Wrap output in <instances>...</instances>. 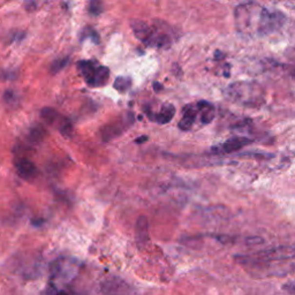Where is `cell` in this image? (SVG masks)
I'll list each match as a JSON object with an SVG mask.
<instances>
[{
	"label": "cell",
	"instance_id": "1",
	"mask_svg": "<svg viewBox=\"0 0 295 295\" xmlns=\"http://www.w3.org/2000/svg\"><path fill=\"white\" fill-rule=\"evenodd\" d=\"M286 18L281 12L270 11L256 1H246L234 9L236 31L246 38H262L283 28Z\"/></svg>",
	"mask_w": 295,
	"mask_h": 295
},
{
	"label": "cell",
	"instance_id": "2",
	"mask_svg": "<svg viewBox=\"0 0 295 295\" xmlns=\"http://www.w3.org/2000/svg\"><path fill=\"white\" fill-rule=\"evenodd\" d=\"M225 96L232 103L246 107H259L265 101V90L252 81H237L227 85Z\"/></svg>",
	"mask_w": 295,
	"mask_h": 295
},
{
	"label": "cell",
	"instance_id": "3",
	"mask_svg": "<svg viewBox=\"0 0 295 295\" xmlns=\"http://www.w3.org/2000/svg\"><path fill=\"white\" fill-rule=\"evenodd\" d=\"M234 258L240 265L246 263L286 262L295 258V246H278L271 249L247 254V255H236Z\"/></svg>",
	"mask_w": 295,
	"mask_h": 295
},
{
	"label": "cell",
	"instance_id": "4",
	"mask_svg": "<svg viewBox=\"0 0 295 295\" xmlns=\"http://www.w3.org/2000/svg\"><path fill=\"white\" fill-rule=\"evenodd\" d=\"M242 266L249 275L256 278L283 277V275L292 274L295 270L294 264L286 262L246 263Z\"/></svg>",
	"mask_w": 295,
	"mask_h": 295
},
{
	"label": "cell",
	"instance_id": "5",
	"mask_svg": "<svg viewBox=\"0 0 295 295\" xmlns=\"http://www.w3.org/2000/svg\"><path fill=\"white\" fill-rule=\"evenodd\" d=\"M252 143V139L248 138H243V136H237V138H232L227 141H225L223 144L219 147L212 148V151L215 154H232V152L239 151L246 145Z\"/></svg>",
	"mask_w": 295,
	"mask_h": 295
},
{
	"label": "cell",
	"instance_id": "6",
	"mask_svg": "<svg viewBox=\"0 0 295 295\" xmlns=\"http://www.w3.org/2000/svg\"><path fill=\"white\" fill-rule=\"evenodd\" d=\"M131 27L133 31H134V35L138 38L141 42H143L144 44L149 45L150 44V40L152 36H154L155 31L149 27V24L147 22L142 21V20H132L131 22Z\"/></svg>",
	"mask_w": 295,
	"mask_h": 295
},
{
	"label": "cell",
	"instance_id": "7",
	"mask_svg": "<svg viewBox=\"0 0 295 295\" xmlns=\"http://www.w3.org/2000/svg\"><path fill=\"white\" fill-rule=\"evenodd\" d=\"M15 167H17L18 173L24 179H34L37 176L38 170L33 161H30L28 158H18L14 161Z\"/></svg>",
	"mask_w": 295,
	"mask_h": 295
},
{
	"label": "cell",
	"instance_id": "8",
	"mask_svg": "<svg viewBox=\"0 0 295 295\" xmlns=\"http://www.w3.org/2000/svg\"><path fill=\"white\" fill-rule=\"evenodd\" d=\"M136 240H138V245L141 243L148 242L149 240V224L147 217L141 216L136 221Z\"/></svg>",
	"mask_w": 295,
	"mask_h": 295
},
{
	"label": "cell",
	"instance_id": "9",
	"mask_svg": "<svg viewBox=\"0 0 295 295\" xmlns=\"http://www.w3.org/2000/svg\"><path fill=\"white\" fill-rule=\"evenodd\" d=\"M197 106L199 109V114H201V122L203 125H209L215 119L216 110L212 104L208 103V101H198Z\"/></svg>",
	"mask_w": 295,
	"mask_h": 295
},
{
	"label": "cell",
	"instance_id": "10",
	"mask_svg": "<svg viewBox=\"0 0 295 295\" xmlns=\"http://www.w3.org/2000/svg\"><path fill=\"white\" fill-rule=\"evenodd\" d=\"M79 68L82 74H83L85 81L90 85H94L95 83V75H96L97 68L95 67L94 62L91 61H80L79 62Z\"/></svg>",
	"mask_w": 295,
	"mask_h": 295
},
{
	"label": "cell",
	"instance_id": "11",
	"mask_svg": "<svg viewBox=\"0 0 295 295\" xmlns=\"http://www.w3.org/2000/svg\"><path fill=\"white\" fill-rule=\"evenodd\" d=\"M174 114H176V107L172 104H166V105L161 107L160 112L155 117V120L161 123V125H165V123L170 122L173 119Z\"/></svg>",
	"mask_w": 295,
	"mask_h": 295
},
{
	"label": "cell",
	"instance_id": "12",
	"mask_svg": "<svg viewBox=\"0 0 295 295\" xmlns=\"http://www.w3.org/2000/svg\"><path fill=\"white\" fill-rule=\"evenodd\" d=\"M46 136V131L44 129L42 126H34L31 127L29 134H28V139H29L30 143H40L44 141Z\"/></svg>",
	"mask_w": 295,
	"mask_h": 295
},
{
	"label": "cell",
	"instance_id": "13",
	"mask_svg": "<svg viewBox=\"0 0 295 295\" xmlns=\"http://www.w3.org/2000/svg\"><path fill=\"white\" fill-rule=\"evenodd\" d=\"M121 133V129L118 125H110V126H105L101 131V138H103L104 142H109L111 139H113L116 136L120 135Z\"/></svg>",
	"mask_w": 295,
	"mask_h": 295
},
{
	"label": "cell",
	"instance_id": "14",
	"mask_svg": "<svg viewBox=\"0 0 295 295\" xmlns=\"http://www.w3.org/2000/svg\"><path fill=\"white\" fill-rule=\"evenodd\" d=\"M110 78V71L107 67H104V66H100V67L97 68L96 71V75H95V83L94 85H97V87H101L104 85L109 80Z\"/></svg>",
	"mask_w": 295,
	"mask_h": 295
},
{
	"label": "cell",
	"instance_id": "15",
	"mask_svg": "<svg viewBox=\"0 0 295 295\" xmlns=\"http://www.w3.org/2000/svg\"><path fill=\"white\" fill-rule=\"evenodd\" d=\"M40 116H42L44 121L50 123V125L55 123L56 120L60 118V114L57 112L55 109H51V107H44V109H42V111H40Z\"/></svg>",
	"mask_w": 295,
	"mask_h": 295
},
{
	"label": "cell",
	"instance_id": "16",
	"mask_svg": "<svg viewBox=\"0 0 295 295\" xmlns=\"http://www.w3.org/2000/svg\"><path fill=\"white\" fill-rule=\"evenodd\" d=\"M132 81L129 78H123V76H119V78L116 79V81H114V88L117 89V90L120 91V93H123V91L128 90L129 88H131Z\"/></svg>",
	"mask_w": 295,
	"mask_h": 295
},
{
	"label": "cell",
	"instance_id": "17",
	"mask_svg": "<svg viewBox=\"0 0 295 295\" xmlns=\"http://www.w3.org/2000/svg\"><path fill=\"white\" fill-rule=\"evenodd\" d=\"M69 62V58L68 57H65V58H59L56 59L55 61L52 62V65H51L50 71L52 74H57V73H59L61 69H63L67 66V63Z\"/></svg>",
	"mask_w": 295,
	"mask_h": 295
},
{
	"label": "cell",
	"instance_id": "18",
	"mask_svg": "<svg viewBox=\"0 0 295 295\" xmlns=\"http://www.w3.org/2000/svg\"><path fill=\"white\" fill-rule=\"evenodd\" d=\"M59 131L63 136H66V138H69L73 134V125L72 122L69 121L68 119L62 118L60 119L59 121Z\"/></svg>",
	"mask_w": 295,
	"mask_h": 295
},
{
	"label": "cell",
	"instance_id": "19",
	"mask_svg": "<svg viewBox=\"0 0 295 295\" xmlns=\"http://www.w3.org/2000/svg\"><path fill=\"white\" fill-rule=\"evenodd\" d=\"M104 6L100 0H90L89 2V12L93 15H99L103 12Z\"/></svg>",
	"mask_w": 295,
	"mask_h": 295
},
{
	"label": "cell",
	"instance_id": "20",
	"mask_svg": "<svg viewBox=\"0 0 295 295\" xmlns=\"http://www.w3.org/2000/svg\"><path fill=\"white\" fill-rule=\"evenodd\" d=\"M14 154L19 156V158H27V155H29L33 152V149H30L27 145H17L14 149H13Z\"/></svg>",
	"mask_w": 295,
	"mask_h": 295
},
{
	"label": "cell",
	"instance_id": "21",
	"mask_svg": "<svg viewBox=\"0 0 295 295\" xmlns=\"http://www.w3.org/2000/svg\"><path fill=\"white\" fill-rule=\"evenodd\" d=\"M193 125H194V120L182 117V119L179 122V128L181 131H189V129H192Z\"/></svg>",
	"mask_w": 295,
	"mask_h": 295
},
{
	"label": "cell",
	"instance_id": "22",
	"mask_svg": "<svg viewBox=\"0 0 295 295\" xmlns=\"http://www.w3.org/2000/svg\"><path fill=\"white\" fill-rule=\"evenodd\" d=\"M284 290L287 291L288 293L291 294H295V284L294 283H288L284 285Z\"/></svg>",
	"mask_w": 295,
	"mask_h": 295
},
{
	"label": "cell",
	"instance_id": "23",
	"mask_svg": "<svg viewBox=\"0 0 295 295\" xmlns=\"http://www.w3.org/2000/svg\"><path fill=\"white\" fill-rule=\"evenodd\" d=\"M89 31H90V37L93 38V40L95 43H99V36H98V34L95 31L94 29H89Z\"/></svg>",
	"mask_w": 295,
	"mask_h": 295
},
{
	"label": "cell",
	"instance_id": "24",
	"mask_svg": "<svg viewBox=\"0 0 295 295\" xmlns=\"http://www.w3.org/2000/svg\"><path fill=\"white\" fill-rule=\"evenodd\" d=\"M154 87H155V90H156V91H159V90H161V89H163V85H161L160 83H158V82H155Z\"/></svg>",
	"mask_w": 295,
	"mask_h": 295
},
{
	"label": "cell",
	"instance_id": "25",
	"mask_svg": "<svg viewBox=\"0 0 295 295\" xmlns=\"http://www.w3.org/2000/svg\"><path fill=\"white\" fill-rule=\"evenodd\" d=\"M148 139L147 136H141V138H138L136 139V143H141V142H145Z\"/></svg>",
	"mask_w": 295,
	"mask_h": 295
},
{
	"label": "cell",
	"instance_id": "26",
	"mask_svg": "<svg viewBox=\"0 0 295 295\" xmlns=\"http://www.w3.org/2000/svg\"><path fill=\"white\" fill-rule=\"evenodd\" d=\"M56 295H69L67 292H65V291H61V292H58V293H57Z\"/></svg>",
	"mask_w": 295,
	"mask_h": 295
},
{
	"label": "cell",
	"instance_id": "27",
	"mask_svg": "<svg viewBox=\"0 0 295 295\" xmlns=\"http://www.w3.org/2000/svg\"><path fill=\"white\" fill-rule=\"evenodd\" d=\"M293 76H294V79H295V73H294V75H293Z\"/></svg>",
	"mask_w": 295,
	"mask_h": 295
}]
</instances>
